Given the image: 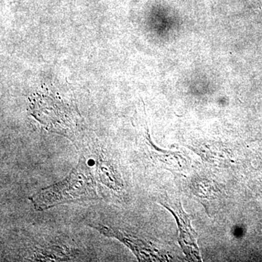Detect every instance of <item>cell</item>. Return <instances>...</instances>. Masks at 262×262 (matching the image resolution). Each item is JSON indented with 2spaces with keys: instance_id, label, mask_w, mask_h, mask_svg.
<instances>
[{
  "instance_id": "6da1fadb",
  "label": "cell",
  "mask_w": 262,
  "mask_h": 262,
  "mask_svg": "<svg viewBox=\"0 0 262 262\" xmlns=\"http://www.w3.org/2000/svg\"><path fill=\"white\" fill-rule=\"evenodd\" d=\"M97 199L96 182L84 157L66 178L43 188L29 198L38 211H46L58 205Z\"/></svg>"
},
{
  "instance_id": "7a4b0ae2",
  "label": "cell",
  "mask_w": 262,
  "mask_h": 262,
  "mask_svg": "<svg viewBox=\"0 0 262 262\" xmlns=\"http://www.w3.org/2000/svg\"><path fill=\"white\" fill-rule=\"evenodd\" d=\"M95 229H98L101 234L106 237H113L120 241L125 245L136 255L139 261H160L159 253L153 250L149 244H146L144 241L134 237L120 229L97 224L92 225Z\"/></svg>"
},
{
  "instance_id": "3957f363",
  "label": "cell",
  "mask_w": 262,
  "mask_h": 262,
  "mask_svg": "<svg viewBox=\"0 0 262 262\" xmlns=\"http://www.w3.org/2000/svg\"><path fill=\"white\" fill-rule=\"evenodd\" d=\"M96 170L100 182L107 189L112 191L121 189L122 184L115 173V168L111 164L104 161L101 157L96 161Z\"/></svg>"
}]
</instances>
